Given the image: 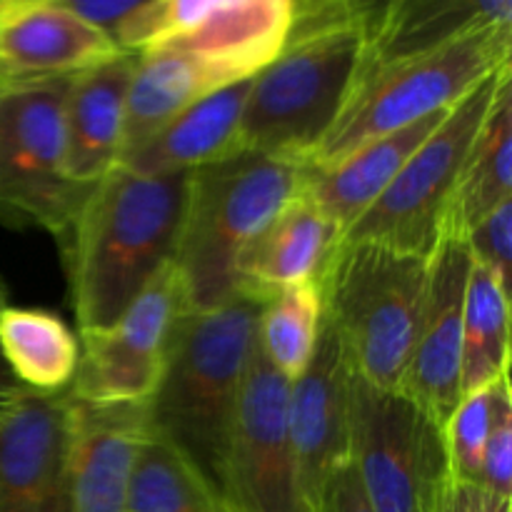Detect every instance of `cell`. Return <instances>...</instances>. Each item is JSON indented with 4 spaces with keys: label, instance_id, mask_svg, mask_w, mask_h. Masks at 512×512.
<instances>
[{
    "label": "cell",
    "instance_id": "1",
    "mask_svg": "<svg viewBox=\"0 0 512 512\" xmlns=\"http://www.w3.org/2000/svg\"><path fill=\"white\" fill-rule=\"evenodd\" d=\"M188 173L140 175L115 165L85 198L58 243L80 333L110 328L175 258Z\"/></svg>",
    "mask_w": 512,
    "mask_h": 512
},
{
    "label": "cell",
    "instance_id": "2",
    "mask_svg": "<svg viewBox=\"0 0 512 512\" xmlns=\"http://www.w3.org/2000/svg\"><path fill=\"white\" fill-rule=\"evenodd\" d=\"M368 48L340 0H295L288 43L253 75L240 115L243 150L310 165L338 120Z\"/></svg>",
    "mask_w": 512,
    "mask_h": 512
},
{
    "label": "cell",
    "instance_id": "3",
    "mask_svg": "<svg viewBox=\"0 0 512 512\" xmlns=\"http://www.w3.org/2000/svg\"><path fill=\"white\" fill-rule=\"evenodd\" d=\"M260 308V300L235 293L220 308L180 315L163 378L145 405L148 435L175 450L220 495Z\"/></svg>",
    "mask_w": 512,
    "mask_h": 512
},
{
    "label": "cell",
    "instance_id": "4",
    "mask_svg": "<svg viewBox=\"0 0 512 512\" xmlns=\"http://www.w3.org/2000/svg\"><path fill=\"white\" fill-rule=\"evenodd\" d=\"M308 165L240 150L188 173L175 268L185 310L220 308L235 295V265L260 230L303 190Z\"/></svg>",
    "mask_w": 512,
    "mask_h": 512
},
{
    "label": "cell",
    "instance_id": "5",
    "mask_svg": "<svg viewBox=\"0 0 512 512\" xmlns=\"http://www.w3.org/2000/svg\"><path fill=\"white\" fill-rule=\"evenodd\" d=\"M428 273L425 255L340 240L320 275L323 318L338 335L350 370L373 388L403 393Z\"/></svg>",
    "mask_w": 512,
    "mask_h": 512
},
{
    "label": "cell",
    "instance_id": "6",
    "mask_svg": "<svg viewBox=\"0 0 512 512\" xmlns=\"http://www.w3.org/2000/svg\"><path fill=\"white\" fill-rule=\"evenodd\" d=\"M512 25H485L428 53L360 65L353 90L310 168L458 103L485 75L510 63Z\"/></svg>",
    "mask_w": 512,
    "mask_h": 512
},
{
    "label": "cell",
    "instance_id": "7",
    "mask_svg": "<svg viewBox=\"0 0 512 512\" xmlns=\"http://www.w3.org/2000/svg\"><path fill=\"white\" fill-rule=\"evenodd\" d=\"M510 75L512 65H500L473 90H468L458 103L450 105L438 128L418 145V150L410 155L408 163L400 168L380 198L345 230L343 240L378 243L400 253L430 258L443 235L450 198L475 143V135L500 85Z\"/></svg>",
    "mask_w": 512,
    "mask_h": 512
},
{
    "label": "cell",
    "instance_id": "8",
    "mask_svg": "<svg viewBox=\"0 0 512 512\" xmlns=\"http://www.w3.org/2000/svg\"><path fill=\"white\" fill-rule=\"evenodd\" d=\"M73 78V75H70ZM70 78L0 88V223L68 230L93 185L65 170V93Z\"/></svg>",
    "mask_w": 512,
    "mask_h": 512
},
{
    "label": "cell",
    "instance_id": "9",
    "mask_svg": "<svg viewBox=\"0 0 512 512\" xmlns=\"http://www.w3.org/2000/svg\"><path fill=\"white\" fill-rule=\"evenodd\" d=\"M293 20L295 0H150L118 25L113 40L135 55L185 50L233 85L278 58Z\"/></svg>",
    "mask_w": 512,
    "mask_h": 512
},
{
    "label": "cell",
    "instance_id": "10",
    "mask_svg": "<svg viewBox=\"0 0 512 512\" xmlns=\"http://www.w3.org/2000/svg\"><path fill=\"white\" fill-rule=\"evenodd\" d=\"M350 460L373 512H433L448 473L443 428L405 393L350 370Z\"/></svg>",
    "mask_w": 512,
    "mask_h": 512
},
{
    "label": "cell",
    "instance_id": "11",
    "mask_svg": "<svg viewBox=\"0 0 512 512\" xmlns=\"http://www.w3.org/2000/svg\"><path fill=\"white\" fill-rule=\"evenodd\" d=\"M183 313V283L170 260L110 328L80 333V360L68 393L90 403L148 405Z\"/></svg>",
    "mask_w": 512,
    "mask_h": 512
},
{
    "label": "cell",
    "instance_id": "12",
    "mask_svg": "<svg viewBox=\"0 0 512 512\" xmlns=\"http://www.w3.org/2000/svg\"><path fill=\"white\" fill-rule=\"evenodd\" d=\"M290 380L260 353L245 365L223 495L235 512H308L288 430Z\"/></svg>",
    "mask_w": 512,
    "mask_h": 512
},
{
    "label": "cell",
    "instance_id": "13",
    "mask_svg": "<svg viewBox=\"0 0 512 512\" xmlns=\"http://www.w3.org/2000/svg\"><path fill=\"white\" fill-rule=\"evenodd\" d=\"M288 430L298 488L310 512L328 475L350 460V365L325 318L308 368L290 383Z\"/></svg>",
    "mask_w": 512,
    "mask_h": 512
},
{
    "label": "cell",
    "instance_id": "14",
    "mask_svg": "<svg viewBox=\"0 0 512 512\" xmlns=\"http://www.w3.org/2000/svg\"><path fill=\"white\" fill-rule=\"evenodd\" d=\"M473 255L455 235H440L430 255L428 293L418 340L405 375L403 393L418 403L440 428L460 403V350H463V303Z\"/></svg>",
    "mask_w": 512,
    "mask_h": 512
},
{
    "label": "cell",
    "instance_id": "15",
    "mask_svg": "<svg viewBox=\"0 0 512 512\" xmlns=\"http://www.w3.org/2000/svg\"><path fill=\"white\" fill-rule=\"evenodd\" d=\"M0 512H70L65 393L25 390L0 418Z\"/></svg>",
    "mask_w": 512,
    "mask_h": 512
},
{
    "label": "cell",
    "instance_id": "16",
    "mask_svg": "<svg viewBox=\"0 0 512 512\" xmlns=\"http://www.w3.org/2000/svg\"><path fill=\"white\" fill-rule=\"evenodd\" d=\"M68 398L70 512H128L130 478L148 435L145 405Z\"/></svg>",
    "mask_w": 512,
    "mask_h": 512
},
{
    "label": "cell",
    "instance_id": "17",
    "mask_svg": "<svg viewBox=\"0 0 512 512\" xmlns=\"http://www.w3.org/2000/svg\"><path fill=\"white\" fill-rule=\"evenodd\" d=\"M123 50L55 0L0 3V88L78 75Z\"/></svg>",
    "mask_w": 512,
    "mask_h": 512
},
{
    "label": "cell",
    "instance_id": "18",
    "mask_svg": "<svg viewBox=\"0 0 512 512\" xmlns=\"http://www.w3.org/2000/svg\"><path fill=\"white\" fill-rule=\"evenodd\" d=\"M340 240L338 225L300 190L240 253L235 293L265 303L280 288L320 280Z\"/></svg>",
    "mask_w": 512,
    "mask_h": 512
},
{
    "label": "cell",
    "instance_id": "19",
    "mask_svg": "<svg viewBox=\"0 0 512 512\" xmlns=\"http://www.w3.org/2000/svg\"><path fill=\"white\" fill-rule=\"evenodd\" d=\"M135 65L138 55L120 53L70 78L63 108L65 170L78 183H98L118 165Z\"/></svg>",
    "mask_w": 512,
    "mask_h": 512
},
{
    "label": "cell",
    "instance_id": "20",
    "mask_svg": "<svg viewBox=\"0 0 512 512\" xmlns=\"http://www.w3.org/2000/svg\"><path fill=\"white\" fill-rule=\"evenodd\" d=\"M445 113L448 108L425 115L388 135H380L323 168L308 165L303 193L338 225L340 233H345L393 183L400 168L408 163L418 145L438 128Z\"/></svg>",
    "mask_w": 512,
    "mask_h": 512
},
{
    "label": "cell",
    "instance_id": "21",
    "mask_svg": "<svg viewBox=\"0 0 512 512\" xmlns=\"http://www.w3.org/2000/svg\"><path fill=\"white\" fill-rule=\"evenodd\" d=\"M250 80H240L205 95L140 148L120 158L118 165L140 175H170L190 173L240 153V115Z\"/></svg>",
    "mask_w": 512,
    "mask_h": 512
},
{
    "label": "cell",
    "instance_id": "22",
    "mask_svg": "<svg viewBox=\"0 0 512 512\" xmlns=\"http://www.w3.org/2000/svg\"><path fill=\"white\" fill-rule=\"evenodd\" d=\"M485 25H512V0H383L368 28L365 63L428 53Z\"/></svg>",
    "mask_w": 512,
    "mask_h": 512
},
{
    "label": "cell",
    "instance_id": "23",
    "mask_svg": "<svg viewBox=\"0 0 512 512\" xmlns=\"http://www.w3.org/2000/svg\"><path fill=\"white\" fill-rule=\"evenodd\" d=\"M225 85L230 83H225L218 70L185 50L158 48L138 55V65L125 98L120 158L140 148L190 105Z\"/></svg>",
    "mask_w": 512,
    "mask_h": 512
},
{
    "label": "cell",
    "instance_id": "24",
    "mask_svg": "<svg viewBox=\"0 0 512 512\" xmlns=\"http://www.w3.org/2000/svg\"><path fill=\"white\" fill-rule=\"evenodd\" d=\"M512 198V75L500 85L480 125L455 193L450 198L443 235L468 238L500 203Z\"/></svg>",
    "mask_w": 512,
    "mask_h": 512
},
{
    "label": "cell",
    "instance_id": "25",
    "mask_svg": "<svg viewBox=\"0 0 512 512\" xmlns=\"http://www.w3.org/2000/svg\"><path fill=\"white\" fill-rule=\"evenodd\" d=\"M0 355L23 388L65 393L80 360V338L60 315L43 308L0 310Z\"/></svg>",
    "mask_w": 512,
    "mask_h": 512
},
{
    "label": "cell",
    "instance_id": "26",
    "mask_svg": "<svg viewBox=\"0 0 512 512\" xmlns=\"http://www.w3.org/2000/svg\"><path fill=\"white\" fill-rule=\"evenodd\" d=\"M510 373V290L473 260L463 303L460 395L490 388Z\"/></svg>",
    "mask_w": 512,
    "mask_h": 512
},
{
    "label": "cell",
    "instance_id": "27",
    "mask_svg": "<svg viewBox=\"0 0 512 512\" xmlns=\"http://www.w3.org/2000/svg\"><path fill=\"white\" fill-rule=\"evenodd\" d=\"M128 512H235L175 450L145 435L130 478Z\"/></svg>",
    "mask_w": 512,
    "mask_h": 512
},
{
    "label": "cell",
    "instance_id": "28",
    "mask_svg": "<svg viewBox=\"0 0 512 512\" xmlns=\"http://www.w3.org/2000/svg\"><path fill=\"white\" fill-rule=\"evenodd\" d=\"M320 323H323V300H320L318 280L280 288L260 308V353L283 378L293 383L313 358Z\"/></svg>",
    "mask_w": 512,
    "mask_h": 512
},
{
    "label": "cell",
    "instance_id": "29",
    "mask_svg": "<svg viewBox=\"0 0 512 512\" xmlns=\"http://www.w3.org/2000/svg\"><path fill=\"white\" fill-rule=\"evenodd\" d=\"M495 383L490 388L463 395L445 423V455H448V473L453 480H465V483L480 480L485 440H488L490 418H493Z\"/></svg>",
    "mask_w": 512,
    "mask_h": 512
},
{
    "label": "cell",
    "instance_id": "30",
    "mask_svg": "<svg viewBox=\"0 0 512 512\" xmlns=\"http://www.w3.org/2000/svg\"><path fill=\"white\" fill-rule=\"evenodd\" d=\"M480 485L512 498V395L510 373L495 383L493 418L480 465Z\"/></svg>",
    "mask_w": 512,
    "mask_h": 512
},
{
    "label": "cell",
    "instance_id": "31",
    "mask_svg": "<svg viewBox=\"0 0 512 512\" xmlns=\"http://www.w3.org/2000/svg\"><path fill=\"white\" fill-rule=\"evenodd\" d=\"M473 260L493 270L510 290L512 275V198L500 203L488 218L480 220L465 238Z\"/></svg>",
    "mask_w": 512,
    "mask_h": 512
},
{
    "label": "cell",
    "instance_id": "32",
    "mask_svg": "<svg viewBox=\"0 0 512 512\" xmlns=\"http://www.w3.org/2000/svg\"><path fill=\"white\" fill-rule=\"evenodd\" d=\"M310 512H373L353 460H345L328 475Z\"/></svg>",
    "mask_w": 512,
    "mask_h": 512
},
{
    "label": "cell",
    "instance_id": "33",
    "mask_svg": "<svg viewBox=\"0 0 512 512\" xmlns=\"http://www.w3.org/2000/svg\"><path fill=\"white\" fill-rule=\"evenodd\" d=\"M433 512H512V498L493 493L480 483L448 478L435 498Z\"/></svg>",
    "mask_w": 512,
    "mask_h": 512
},
{
    "label": "cell",
    "instance_id": "34",
    "mask_svg": "<svg viewBox=\"0 0 512 512\" xmlns=\"http://www.w3.org/2000/svg\"><path fill=\"white\" fill-rule=\"evenodd\" d=\"M55 3L68 8L70 13L83 18L85 23L95 25V28L113 38L118 25L128 20L133 13H138L140 8H145L150 0H55Z\"/></svg>",
    "mask_w": 512,
    "mask_h": 512
},
{
    "label": "cell",
    "instance_id": "35",
    "mask_svg": "<svg viewBox=\"0 0 512 512\" xmlns=\"http://www.w3.org/2000/svg\"><path fill=\"white\" fill-rule=\"evenodd\" d=\"M25 390L28 388H23V385L18 383V378L10 373L8 363H5L3 355H0V418H3V415L8 413L20 398H23Z\"/></svg>",
    "mask_w": 512,
    "mask_h": 512
},
{
    "label": "cell",
    "instance_id": "36",
    "mask_svg": "<svg viewBox=\"0 0 512 512\" xmlns=\"http://www.w3.org/2000/svg\"><path fill=\"white\" fill-rule=\"evenodd\" d=\"M340 3H343L345 8L355 15V18L363 20L365 28H370V23H373L375 13H378V8L383 0H340Z\"/></svg>",
    "mask_w": 512,
    "mask_h": 512
},
{
    "label": "cell",
    "instance_id": "37",
    "mask_svg": "<svg viewBox=\"0 0 512 512\" xmlns=\"http://www.w3.org/2000/svg\"><path fill=\"white\" fill-rule=\"evenodd\" d=\"M5 298H8V293H5V285L0 283V310H3L5 305H8V303H5Z\"/></svg>",
    "mask_w": 512,
    "mask_h": 512
},
{
    "label": "cell",
    "instance_id": "38",
    "mask_svg": "<svg viewBox=\"0 0 512 512\" xmlns=\"http://www.w3.org/2000/svg\"><path fill=\"white\" fill-rule=\"evenodd\" d=\"M0 3H3V0H0Z\"/></svg>",
    "mask_w": 512,
    "mask_h": 512
}]
</instances>
